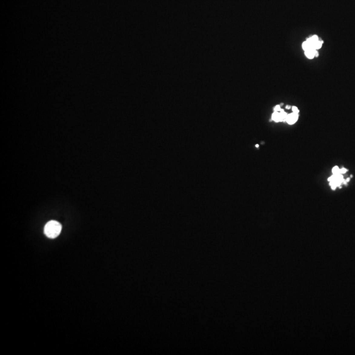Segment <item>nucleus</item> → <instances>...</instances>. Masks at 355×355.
<instances>
[{"label": "nucleus", "instance_id": "6", "mask_svg": "<svg viewBox=\"0 0 355 355\" xmlns=\"http://www.w3.org/2000/svg\"><path fill=\"white\" fill-rule=\"evenodd\" d=\"M339 171H340V169L338 167H334L332 169V172L333 174H340L339 173Z\"/></svg>", "mask_w": 355, "mask_h": 355}, {"label": "nucleus", "instance_id": "4", "mask_svg": "<svg viewBox=\"0 0 355 355\" xmlns=\"http://www.w3.org/2000/svg\"><path fill=\"white\" fill-rule=\"evenodd\" d=\"M272 118L273 121H274L276 122H281V119L280 112H275L274 111V113L272 114Z\"/></svg>", "mask_w": 355, "mask_h": 355}, {"label": "nucleus", "instance_id": "5", "mask_svg": "<svg viewBox=\"0 0 355 355\" xmlns=\"http://www.w3.org/2000/svg\"><path fill=\"white\" fill-rule=\"evenodd\" d=\"M322 44H323V41H322L318 40V41H316V43H314V49L317 50L318 49L321 48H322Z\"/></svg>", "mask_w": 355, "mask_h": 355}, {"label": "nucleus", "instance_id": "2", "mask_svg": "<svg viewBox=\"0 0 355 355\" xmlns=\"http://www.w3.org/2000/svg\"><path fill=\"white\" fill-rule=\"evenodd\" d=\"M299 118V113H293L291 114H289L287 116V118L285 119V121H287V122L289 124H295V123L297 121V119Z\"/></svg>", "mask_w": 355, "mask_h": 355}, {"label": "nucleus", "instance_id": "3", "mask_svg": "<svg viewBox=\"0 0 355 355\" xmlns=\"http://www.w3.org/2000/svg\"><path fill=\"white\" fill-rule=\"evenodd\" d=\"M305 55L308 59H313L314 57H318V53L316 49H308L307 51H304Z\"/></svg>", "mask_w": 355, "mask_h": 355}, {"label": "nucleus", "instance_id": "1", "mask_svg": "<svg viewBox=\"0 0 355 355\" xmlns=\"http://www.w3.org/2000/svg\"><path fill=\"white\" fill-rule=\"evenodd\" d=\"M62 226L55 221H51L46 224L44 227V234L49 238H55L61 233Z\"/></svg>", "mask_w": 355, "mask_h": 355}, {"label": "nucleus", "instance_id": "11", "mask_svg": "<svg viewBox=\"0 0 355 355\" xmlns=\"http://www.w3.org/2000/svg\"><path fill=\"white\" fill-rule=\"evenodd\" d=\"M349 180H350V178H347V180H346V181H347V182H349Z\"/></svg>", "mask_w": 355, "mask_h": 355}, {"label": "nucleus", "instance_id": "9", "mask_svg": "<svg viewBox=\"0 0 355 355\" xmlns=\"http://www.w3.org/2000/svg\"><path fill=\"white\" fill-rule=\"evenodd\" d=\"M347 172V170L346 168H343L340 169V171H339V173L341 174H345Z\"/></svg>", "mask_w": 355, "mask_h": 355}, {"label": "nucleus", "instance_id": "8", "mask_svg": "<svg viewBox=\"0 0 355 355\" xmlns=\"http://www.w3.org/2000/svg\"><path fill=\"white\" fill-rule=\"evenodd\" d=\"M274 110L275 112H280L281 110L280 105H276L274 108Z\"/></svg>", "mask_w": 355, "mask_h": 355}, {"label": "nucleus", "instance_id": "10", "mask_svg": "<svg viewBox=\"0 0 355 355\" xmlns=\"http://www.w3.org/2000/svg\"><path fill=\"white\" fill-rule=\"evenodd\" d=\"M290 108H291V107H290V106H288V105H287V106H286V109H290Z\"/></svg>", "mask_w": 355, "mask_h": 355}, {"label": "nucleus", "instance_id": "7", "mask_svg": "<svg viewBox=\"0 0 355 355\" xmlns=\"http://www.w3.org/2000/svg\"><path fill=\"white\" fill-rule=\"evenodd\" d=\"M292 110H293V113H299V111L298 109V108L297 107H292Z\"/></svg>", "mask_w": 355, "mask_h": 355}]
</instances>
